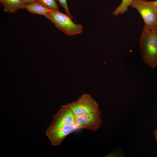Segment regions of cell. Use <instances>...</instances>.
I'll return each mask as SVG.
<instances>
[{"instance_id":"cell-1","label":"cell","mask_w":157,"mask_h":157,"mask_svg":"<svg viewBox=\"0 0 157 157\" xmlns=\"http://www.w3.org/2000/svg\"><path fill=\"white\" fill-rule=\"evenodd\" d=\"M139 43L142 60L154 69L157 65V31L144 26Z\"/></svg>"},{"instance_id":"cell-2","label":"cell","mask_w":157,"mask_h":157,"mask_svg":"<svg viewBox=\"0 0 157 157\" xmlns=\"http://www.w3.org/2000/svg\"><path fill=\"white\" fill-rule=\"evenodd\" d=\"M44 16L59 30L67 35L72 36L81 33L82 32V25L75 23L70 17L59 10H52L48 12Z\"/></svg>"},{"instance_id":"cell-3","label":"cell","mask_w":157,"mask_h":157,"mask_svg":"<svg viewBox=\"0 0 157 157\" xmlns=\"http://www.w3.org/2000/svg\"><path fill=\"white\" fill-rule=\"evenodd\" d=\"M130 6L136 9L144 20V26L157 31V7L150 1L133 0Z\"/></svg>"},{"instance_id":"cell-4","label":"cell","mask_w":157,"mask_h":157,"mask_svg":"<svg viewBox=\"0 0 157 157\" xmlns=\"http://www.w3.org/2000/svg\"><path fill=\"white\" fill-rule=\"evenodd\" d=\"M73 113L75 117L99 109V105L89 94L85 93L76 101L65 104Z\"/></svg>"},{"instance_id":"cell-5","label":"cell","mask_w":157,"mask_h":157,"mask_svg":"<svg viewBox=\"0 0 157 157\" xmlns=\"http://www.w3.org/2000/svg\"><path fill=\"white\" fill-rule=\"evenodd\" d=\"M101 112L99 109L85 114L75 117L74 123L78 129H87L96 131L100 128L102 122Z\"/></svg>"},{"instance_id":"cell-6","label":"cell","mask_w":157,"mask_h":157,"mask_svg":"<svg viewBox=\"0 0 157 157\" xmlns=\"http://www.w3.org/2000/svg\"><path fill=\"white\" fill-rule=\"evenodd\" d=\"M78 129L77 125L72 124L58 128L47 129L45 135L53 146L60 145L68 135Z\"/></svg>"},{"instance_id":"cell-7","label":"cell","mask_w":157,"mask_h":157,"mask_svg":"<svg viewBox=\"0 0 157 157\" xmlns=\"http://www.w3.org/2000/svg\"><path fill=\"white\" fill-rule=\"evenodd\" d=\"M75 117L71 109L66 105H63L53 115L51 123L47 129L60 128L72 124L74 122Z\"/></svg>"},{"instance_id":"cell-8","label":"cell","mask_w":157,"mask_h":157,"mask_svg":"<svg viewBox=\"0 0 157 157\" xmlns=\"http://www.w3.org/2000/svg\"><path fill=\"white\" fill-rule=\"evenodd\" d=\"M3 11L13 13L20 9H25L24 5L20 0H0Z\"/></svg>"},{"instance_id":"cell-9","label":"cell","mask_w":157,"mask_h":157,"mask_svg":"<svg viewBox=\"0 0 157 157\" xmlns=\"http://www.w3.org/2000/svg\"><path fill=\"white\" fill-rule=\"evenodd\" d=\"M24 6L27 11L31 13L44 16L48 12L53 10L48 8L36 1L24 5Z\"/></svg>"},{"instance_id":"cell-10","label":"cell","mask_w":157,"mask_h":157,"mask_svg":"<svg viewBox=\"0 0 157 157\" xmlns=\"http://www.w3.org/2000/svg\"><path fill=\"white\" fill-rule=\"evenodd\" d=\"M132 1L133 0H122L120 5L112 12V15L116 16L120 14H123L127 11L128 7L130 6Z\"/></svg>"},{"instance_id":"cell-11","label":"cell","mask_w":157,"mask_h":157,"mask_svg":"<svg viewBox=\"0 0 157 157\" xmlns=\"http://www.w3.org/2000/svg\"><path fill=\"white\" fill-rule=\"evenodd\" d=\"M35 1L48 8L59 10L56 0H35Z\"/></svg>"},{"instance_id":"cell-12","label":"cell","mask_w":157,"mask_h":157,"mask_svg":"<svg viewBox=\"0 0 157 157\" xmlns=\"http://www.w3.org/2000/svg\"><path fill=\"white\" fill-rule=\"evenodd\" d=\"M60 3V6H62L65 10L66 14L72 19H73L69 9L67 3V0H56Z\"/></svg>"},{"instance_id":"cell-13","label":"cell","mask_w":157,"mask_h":157,"mask_svg":"<svg viewBox=\"0 0 157 157\" xmlns=\"http://www.w3.org/2000/svg\"><path fill=\"white\" fill-rule=\"evenodd\" d=\"M23 3L24 5H27L30 4L34 2L35 1V0H20Z\"/></svg>"},{"instance_id":"cell-14","label":"cell","mask_w":157,"mask_h":157,"mask_svg":"<svg viewBox=\"0 0 157 157\" xmlns=\"http://www.w3.org/2000/svg\"><path fill=\"white\" fill-rule=\"evenodd\" d=\"M156 140L157 142V129L155 130L153 132Z\"/></svg>"},{"instance_id":"cell-15","label":"cell","mask_w":157,"mask_h":157,"mask_svg":"<svg viewBox=\"0 0 157 157\" xmlns=\"http://www.w3.org/2000/svg\"><path fill=\"white\" fill-rule=\"evenodd\" d=\"M150 2L152 4L154 5L157 7V0L154 1H150Z\"/></svg>"}]
</instances>
